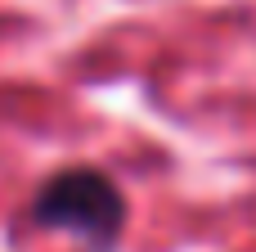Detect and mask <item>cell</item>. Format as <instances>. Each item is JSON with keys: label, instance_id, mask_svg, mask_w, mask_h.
I'll return each mask as SVG.
<instances>
[{"label": "cell", "instance_id": "cell-1", "mask_svg": "<svg viewBox=\"0 0 256 252\" xmlns=\"http://www.w3.org/2000/svg\"><path fill=\"white\" fill-rule=\"evenodd\" d=\"M32 221L40 230H68L94 252H112L126 225V194L99 167H63L36 189Z\"/></svg>", "mask_w": 256, "mask_h": 252}]
</instances>
